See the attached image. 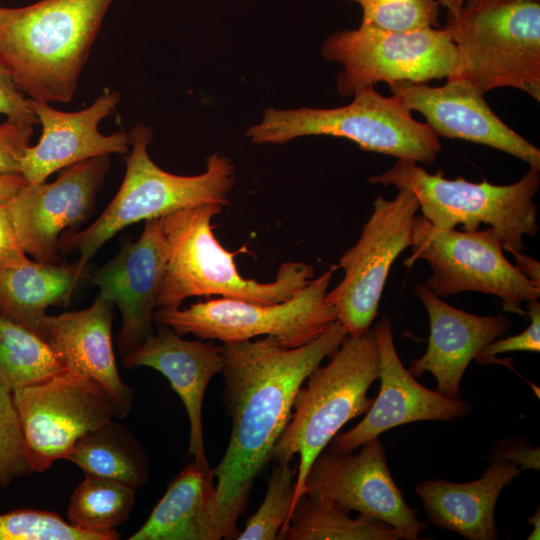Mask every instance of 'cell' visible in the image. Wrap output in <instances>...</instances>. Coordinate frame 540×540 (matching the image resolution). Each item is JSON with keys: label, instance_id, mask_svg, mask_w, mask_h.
Returning a JSON list of instances; mask_svg holds the SVG:
<instances>
[{"label": "cell", "instance_id": "1", "mask_svg": "<svg viewBox=\"0 0 540 540\" xmlns=\"http://www.w3.org/2000/svg\"><path fill=\"white\" fill-rule=\"evenodd\" d=\"M346 335L335 321L319 337L299 347H284L272 337L222 345L223 398L232 429L225 454L213 469V540L237 538L238 518L254 480L272 459L299 388Z\"/></svg>", "mask_w": 540, "mask_h": 540}, {"label": "cell", "instance_id": "2", "mask_svg": "<svg viewBox=\"0 0 540 540\" xmlns=\"http://www.w3.org/2000/svg\"><path fill=\"white\" fill-rule=\"evenodd\" d=\"M113 0L0 6V62L28 98L69 102Z\"/></svg>", "mask_w": 540, "mask_h": 540}, {"label": "cell", "instance_id": "3", "mask_svg": "<svg viewBox=\"0 0 540 540\" xmlns=\"http://www.w3.org/2000/svg\"><path fill=\"white\" fill-rule=\"evenodd\" d=\"M219 204H201L161 217L166 245L165 263L156 297L157 308H179L190 297L220 295L260 304L289 300L314 278L305 262H284L272 282L240 275L213 233L211 220L222 212Z\"/></svg>", "mask_w": 540, "mask_h": 540}, {"label": "cell", "instance_id": "4", "mask_svg": "<svg viewBox=\"0 0 540 540\" xmlns=\"http://www.w3.org/2000/svg\"><path fill=\"white\" fill-rule=\"evenodd\" d=\"M152 137V129L146 124H137L130 130L128 141L132 149L125 158V176L118 192L90 226L60 236L59 253L67 255L76 250L80 254L76 262L80 278L103 244L131 224L196 205L229 204L228 193L236 180V168L229 157L211 155L205 171L198 175L172 174L150 158L148 146Z\"/></svg>", "mask_w": 540, "mask_h": 540}, {"label": "cell", "instance_id": "5", "mask_svg": "<svg viewBox=\"0 0 540 540\" xmlns=\"http://www.w3.org/2000/svg\"><path fill=\"white\" fill-rule=\"evenodd\" d=\"M378 377L379 351L370 329L346 335L329 362L318 365L299 388L293 413L272 452L276 463L290 462L299 454L292 509L304 494L313 461L347 422L371 407L374 399L367 392Z\"/></svg>", "mask_w": 540, "mask_h": 540}, {"label": "cell", "instance_id": "6", "mask_svg": "<svg viewBox=\"0 0 540 540\" xmlns=\"http://www.w3.org/2000/svg\"><path fill=\"white\" fill-rule=\"evenodd\" d=\"M351 103L336 108L269 107L246 135L255 144H283L305 136L350 140L361 149L431 165L441 152L439 137L395 96L375 86L356 91Z\"/></svg>", "mask_w": 540, "mask_h": 540}, {"label": "cell", "instance_id": "7", "mask_svg": "<svg viewBox=\"0 0 540 540\" xmlns=\"http://www.w3.org/2000/svg\"><path fill=\"white\" fill-rule=\"evenodd\" d=\"M540 171L529 168L518 181L494 185L474 183L459 177L446 179L442 170L432 174L416 162L398 159L394 166L371 176V184L409 189L418 199L422 216L433 226L464 231L478 230L481 224L493 228L503 249L523 253L525 236L538 232V207L533 198L539 190Z\"/></svg>", "mask_w": 540, "mask_h": 540}, {"label": "cell", "instance_id": "8", "mask_svg": "<svg viewBox=\"0 0 540 540\" xmlns=\"http://www.w3.org/2000/svg\"><path fill=\"white\" fill-rule=\"evenodd\" d=\"M443 29L458 52L449 79L466 80L483 94L509 87L540 100L539 0L447 12Z\"/></svg>", "mask_w": 540, "mask_h": 540}, {"label": "cell", "instance_id": "9", "mask_svg": "<svg viewBox=\"0 0 540 540\" xmlns=\"http://www.w3.org/2000/svg\"><path fill=\"white\" fill-rule=\"evenodd\" d=\"M332 275V269L323 272L295 296L277 304L222 297L186 308H157L153 319L180 336L192 334L223 344L266 336L284 347H299L337 321L336 311L326 299Z\"/></svg>", "mask_w": 540, "mask_h": 540}, {"label": "cell", "instance_id": "10", "mask_svg": "<svg viewBox=\"0 0 540 540\" xmlns=\"http://www.w3.org/2000/svg\"><path fill=\"white\" fill-rule=\"evenodd\" d=\"M411 255L404 265L424 260L432 274L426 285L439 297L461 292H480L502 301L505 311L527 316L522 303L539 299L540 288L504 255L496 231H457L433 226L415 216Z\"/></svg>", "mask_w": 540, "mask_h": 540}, {"label": "cell", "instance_id": "11", "mask_svg": "<svg viewBox=\"0 0 540 540\" xmlns=\"http://www.w3.org/2000/svg\"><path fill=\"white\" fill-rule=\"evenodd\" d=\"M321 55L343 67L337 76L342 96L380 82L428 83L449 79L458 65L455 44L443 28L389 31L360 24L331 34Z\"/></svg>", "mask_w": 540, "mask_h": 540}, {"label": "cell", "instance_id": "12", "mask_svg": "<svg viewBox=\"0 0 540 540\" xmlns=\"http://www.w3.org/2000/svg\"><path fill=\"white\" fill-rule=\"evenodd\" d=\"M13 397L27 458L38 473L64 459L84 434L127 416L101 384L69 368L14 390Z\"/></svg>", "mask_w": 540, "mask_h": 540}, {"label": "cell", "instance_id": "13", "mask_svg": "<svg viewBox=\"0 0 540 540\" xmlns=\"http://www.w3.org/2000/svg\"><path fill=\"white\" fill-rule=\"evenodd\" d=\"M419 209L418 199L409 189H398L392 200L378 196L359 239L340 257L338 265L344 276L326 299L347 335L371 329L391 266L412 245Z\"/></svg>", "mask_w": 540, "mask_h": 540}, {"label": "cell", "instance_id": "14", "mask_svg": "<svg viewBox=\"0 0 540 540\" xmlns=\"http://www.w3.org/2000/svg\"><path fill=\"white\" fill-rule=\"evenodd\" d=\"M361 447L358 454L322 451L307 473L304 493L386 523L401 539L417 540L428 523L405 501L381 440L373 438Z\"/></svg>", "mask_w": 540, "mask_h": 540}, {"label": "cell", "instance_id": "15", "mask_svg": "<svg viewBox=\"0 0 540 540\" xmlns=\"http://www.w3.org/2000/svg\"><path fill=\"white\" fill-rule=\"evenodd\" d=\"M109 167V155L76 163L51 183H27L7 202L26 254L40 262H59L61 233L79 226L94 212Z\"/></svg>", "mask_w": 540, "mask_h": 540}, {"label": "cell", "instance_id": "16", "mask_svg": "<svg viewBox=\"0 0 540 540\" xmlns=\"http://www.w3.org/2000/svg\"><path fill=\"white\" fill-rule=\"evenodd\" d=\"M372 330L379 351V394L356 426L333 437L328 451L352 452L392 428L418 421H452L472 410L470 402L449 398L416 381L398 356L388 317Z\"/></svg>", "mask_w": 540, "mask_h": 540}, {"label": "cell", "instance_id": "17", "mask_svg": "<svg viewBox=\"0 0 540 540\" xmlns=\"http://www.w3.org/2000/svg\"><path fill=\"white\" fill-rule=\"evenodd\" d=\"M389 89L411 112L423 115L438 137L486 145L540 171L539 148L504 123L468 81L448 79L442 86L398 82Z\"/></svg>", "mask_w": 540, "mask_h": 540}, {"label": "cell", "instance_id": "18", "mask_svg": "<svg viewBox=\"0 0 540 540\" xmlns=\"http://www.w3.org/2000/svg\"><path fill=\"white\" fill-rule=\"evenodd\" d=\"M165 253L161 217L146 220L139 239L123 245L91 279V284L99 288L98 295L117 306L121 313L122 325L117 336L121 357L154 333L153 315Z\"/></svg>", "mask_w": 540, "mask_h": 540}, {"label": "cell", "instance_id": "19", "mask_svg": "<svg viewBox=\"0 0 540 540\" xmlns=\"http://www.w3.org/2000/svg\"><path fill=\"white\" fill-rule=\"evenodd\" d=\"M120 98L118 91H105L91 105L76 112L59 111L50 103L28 98L42 133L38 143L29 146L20 161L19 173L26 182H45L54 172L97 156L126 154L127 133L103 135L98 129L104 118L115 113Z\"/></svg>", "mask_w": 540, "mask_h": 540}, {"label": "cell", "instance_id": "20", "mask_svg": "<svg viewBox=\"0 0 540 540\" xmlns=\"http://www.w3.org/2000/svg\"><path fill=\"white\" fill-rule=\"evenodd\" d=\"M425 306L430 324L426 352L408 369L413 377L430 372L437 380V391L460 399V382L472 360L482 349L506 334L512 327L502 314L479 316L444 302L425 283L414 288Z\"/></svg>", "mask_w": 540, "mask_h": 540}, {"label": "cell", "instance_id": "21", "mask_svg": "<svg viewBox=\"0 0 540 540\" xmlns=\"http://www.w3.org/2000/svg\"><path fill=\"white\" fill-rule=\"evenodd\" d=\"M127 368L150 367L163 374L182 400L189 419L188 454L194 462L209 466L202 427V404L210 380L222 372L223 347L213 340H185L170 327L158 324L153 333L122 357Z\"/></svg>", "mask_w": 540, "mask_h": 540}, {"label": "cell", "instance_id": "22", "mask_svg": "<svg viewBox=\"0 0 540 540\" xmlns=\"http://www.w3.org/2000/svg\"><path fill=\"white\" fill-rule=\"evenodd\" d=\"M113 309L110 301L97 295L88 308L46 314L36 332L57 351L66 368L101 384L128 415L134 393L117 369L111 335Z\"/></svg>", "mask_w": 540, "mask_h": 540}, {"label": "cell", "instance_id": "23", "mask_svg": "<svg viewBox=\"0 0 540 540\" xmlns=\"http://www.w3.org/2000/svg\"><path fill=\"white\" fill-rule=\"evenodd\" d=\"M515 462L491 461L482 476L466 483L425 480L415 491L428 520L469 540H495V506L500 492L520 473Z\"/></svg>", "mask_w": 540, "mask_h": 540}, {"label": "cell", "instance_id": "24", "mask_svg": "<svg viewBox=\"0 0 540 540\" xmlns=\"http://www.w3.org/2000/svg\"><path fill=\"white\" fill-rule=\"evenodd\" d=\"M214 472L196 462L169 483L145 523L130 540H213Z\"/></svg>", "mask_w": 540, "mask_h": 540}, {"label": "cell", "instance_id": "25", "mask_svg": "<svg viewBox=\"0 0 540 540\" xmlns=\"http://www.w3.org/2000/svg\"><path fill=\"white\" fill-rule=\"evenodd\" d=\"M79 280L77 263L28 259L0 271V310L37 331L47 308L66 305Z\"/></svg>", "mask_w": 540, "mask_h": 540}, {"label": "cell", "instance_id": "26", "mask_svg": "<svg viewBox=\"0 0 540 540\" xmlns=\"http://www.w3.org/2000/svg\"><path fill=\"white\" fill-rule=\"evenodd\" d=\"M118 420L84 434L64 459L85 475L109 478L137 489L148 481V458L140 442Z\"/></svg>", "mask_w": 540, "mask_h": 540}, {"label": "cell", "instance_id": "27", "mask_svg": "<svg viewBox=\"0 0 540 540\" xmlns=\"http://www.w3.org/2000/svg\"><path fill=\"white\" fill-rule=\"evenodd\" d=\"M286 540H399L397 531L386 523L349 512L321 498L304 493L295 503Z\"/></svg>", "mask_w": 540, "mask_h": 540}, {"label": "cell", "instance_id": "28", "mask_svg": "<svg viewBox=\"0 0 540 540\" xmlns=\"http://www.w3.org/2000/svg\"><path fill=\"white\" fill-rule=\"evenodd\" d=\"M66 369L57 351L36 331L0 310V383L11 391Z\"/></svg>", "mask_w": 540, "mask_h": 540}, {"label": "cell", "instance_id": "29", "mask_svg": "<svg viewBox=\"0 0 540 540\" xmlns=\"http://www.w3.org/2000/svg\"><path fill=\"white\" fill-rule=\"evenodd\" d=\"M136 489L109 478L85 475L73 491L67 508L69 523L76 528L119 539L116 531L130 515Z\"/></svg>", "mask_w": 540, "mask_h": 540}, {"label": "cell", "instance_id": "30", "mask_svg": "<svg viewBox=\"0 0 540 540\" xmlns=\"http://www.w3.org/2000/svg\"><path fill=\"white\" fill-rule=\"evenodd\" d=\"M290 462L276 463L268 480L265 498L259 509L247 519L238 540H275L287 528L294 501L297 470Z\"/></svg>", "mask_w": 540, "mask_h": 540}, {"label": "cell", "instance_id": "31", "mask_svg": "<svg viewBox=\"0 0 540 540\" xmlns=\"http://www.w3.org/2000/svg\"><path fill=\"white\" fill-rule=\"evenodd\" d=\"M362 9V25L389 31L437 28V0H348Z\"/></svg>", "mask_w": 540, "mask_h": 540}, {"label": "cell", "instance_id": "32", "mask_svg": "<svg viewBox=\"0 0 540 540\" xmlns=\"http://www.w3.org/2000/svg\"><path fill=\"white\" fill-rule=\"evenodd\" d=\"M0 540H107L80 530L57 513L19 509L0 514Z\"/></svg>", "mask_w": 540, "mask_h": 540}, {"label": "cell", "instance_id": "33", "mask_svg": "<svg viewBox=\"0 0 540 540\" xmlns=\"http://www.w3.org/2000/svg\"><path fill=\"white\" fill-rule=\"evenodd\" d=\"M32 472L13 391L0 383V486Z\"/></svg>", "mask_w": 540, "mask_h": 540}, {"label": "cell", "instance_id": "34", "mask_svg": "<svg viewBox=\"0 0 540 540\" xmlns=\"http://www.w3.org/2000/svg\"><path fill=\"white\" fill-rule=\"evenodd\" d=\"M527 316L530 318L529 326L521 333L502 339H495L486 345L475 358L477 363L488 364L493 362L498 354L523 351L540 352V302L539 299L525 303Z\"/></svg>", "mask_w": 540, "mask_h": 540}, {"label": "cell", "instance_id": "35", "mask_svg": "<svg viewBox=\"0 0 540 540\" xmlns=\"http://www.w3.org/2000/svg\"><path fill=\"white\" fill-rule=\"evenodd\" d=\"M32 124L6 119L0 124V173H19L20 161L30 146Z\"/></svg>", "mask_w": 540, "mask_h": 540}, {"label": "cell", "instance_id": "36", "mask_svg": "<svg viewBox=\"0 0 540 540\" xmlns=\"http://www.w3.org/2000/svg\"><path fill=\"white\" fill-rule=\"evenodd\" d=\"M0 113L8 119L39 123L37 116L31 109L28 97L17 88L11 75L0 62Z\"/></svg>", "mask_w": 540, "mask_h": 540}, {"label": "cell", "instance_id": "37", "mask_svg": "<svg viewBox=\"0 0 540 540\" xmlns=\"http://www.w3.org/2000/svg\"><path fill=\"white\" fill-rule=\"evenodd\" d=\"M490 461L505 460L515 462L520 471L540 469V449L523 440L505 439L495 443L489 453Z\"/></svg>", "mask_w": 540, "mask_h": 540}, {"label": "cell", "instance_id": "38", "mask_svg": "<svg viewBox=\"0 0 540 540\" xmlns=\"http://www.w3.org/2000/svg\"><path fill=\"white\" fill-rule=\"evenodd\" d=\"M28 259L18 240L7 203H0V271Z\"/></svg>", "mask_w": 540, "mask_h": 540}, {"label": "cell", "instance_id": "39", "mask_svg": "<svg viewBox=\"0 0 540 540\" xmlns=\"http://www.w3.org/2000/svg\"><path fill=\"white\" fill-rule=\"evenodd\" d=\"M26 184L20 173H0V203L10 201Z\"/></svg>", "mask_w": 540, "mask_h": 540}, {"label": "cell", "instance_id": "40", "mask_svg": "<svg viewBox=\"0 0 540 540\" xmlns=\"http://www.w3.org/2000/svg\"><path fill=\"white\" fill-rule=\"evenodd\" d=\"M518 269L532 282V284L540 288V264L533 257L524 253H514Z\"/></svg>", "mask_w": 540, "mask_h": 540}, {"label": "cell", "instance_id": "41", "mask_svg": "<svg viewBox=\"0 0 540 540\" xmlns=\"http://www.w3.org/2000/svg\"><path fill=\"white\" fill-rule=\"evenodd\" d=\"M517 0H465L462 8L464 9H479L489 6L506 4Z\"/></svg>", "mask_w": 540, "mask_h": 540}, {"label": "cell", "instance_id": "42", "mask_svg": "<svg viewBox=\"0 0 540 540\" xmlns=\"http://www.w3.org/2000/svg\"><path fill=\"white\" fill-rule=\"evenodd\" d=\"M527 524L533 525L532 532L527 536V540H539L540 539V511L539 506L535 513L526 519Z\"/></svg>", "mask_w": 540, "mask_h": 540}, {"label": "cell", "instance_id": "43", "mask_svg": "<svg viewBox=\"0 0 540 540\" xmlns=\"http://www.w3.org/2000/svg\"><path fill=\"white\" fill-rule=\"evenodd\" d=\"M440 6L447 9V12H455L460 10L465 0H437Z\"/></svg>", "mask_w": 540, "mask_h": 540}]
</instances>
